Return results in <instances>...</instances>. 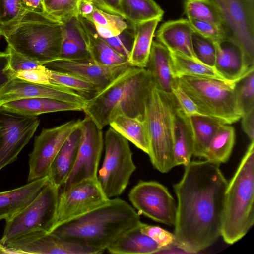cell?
<instances>
[{"instance_id":"4316f807","label":"cell","mask_w":254,"mask_h":254,"mask_svg":"<svg viewBox=\"0 0 254 254\" xmlns=\"http://www.w3.org/2000/svg\"><path fill=\"white\" fill-rule=\"evenodd\" d=\"M141 223L124 232L106 250L113 254H147L163 251L155 241L141 231Z\"/></svg>"},{"instance_id":"60d3db41","label":"cell","mask_w":254,"mask_h":254,"mask_svg":"<svg viewBox=\"0 0 254 254\" xmlns=\"http://www.w3.org/2000/svg\"><path fill=\"white\" fill-rule=\"evenodd\" d=\"M192 40L193 50L199 61L214 66L216 57L214 43L195 32L192 34Z\"/></svg>"},{"instance_id":"30bf717a","label":"cell","mask_w":254,"mask_h":254,"mask_svg":"<svg viewBox=\"0 0 254 254\" xmlns=\"http://www.w3.org/2000/svg\"><path fill=\"white\" fill-rule=\"evenodd\" d=\"M227 40L237 45L250 66L254 65V0H212Z\"/></svg>"},{"instance_id":"e0dca14e","label":"cell","mask_w":254,"mask_h":254,"mask_svg":"<svg viewBox=\"0 0 254 254\" xmlns=\"http://www.w3.org/2000/svg\"><path fill=\"white\" fill-rule=\"evenodd\" d=\"M34 97L52 98L83 107L88 101L75 91L64 87L33 83L14 76L0 91V105L13 100Z\"/></svg>"},{"instance_id":"f546056e","label":"cell","mask_w":254,"mask_h":254,"mask_svg":"<svg viewBox=\"0 0 254 254\" xmlns=\"http://www.w3.org/2000/svg\"><path fill=\"white\" fill-rule=\"evenodd\" d=\"M173 152L175 166L187 165L193 155V142L188 118L179 106L174 119Z\"/></svg>"},{"instance_id":"7dc6e473","label":"cell","mask_w":254,"mask_h":254,"mask_svg":"<svg viewBox=\"0 0 254 254\" xmlns=\"http://www.w3.org/2000/svg\"><path fill=\"white\" fill-rule=\"evenodd\" d=\"M46 69L45 66L41 69L20 71L16 73L14 76L33 83L50 84Z\"/></svg>"},{"instance_id":"8d00e7d4","label":"cell","mask_w":254,"mask_h":254,"mask_svg":"<svg viewBox=\"0 0 254 254\" xmlns=\"http://www.w3.org/2000/svg\"><path fill=\"white\" fill-rule=\"evenodd\" d=\"M184 10L188 18L207 21L223 27L219 10L212 0H185Z\"/></svg>"},{"instance_id":"836d02e7","label":"cell","mask_w":254,"mask_h":254,"mask_svg":"<svg viewBox=\"0 0 254 254\" xmlns=\"http://www.w3.org/2000/svg\"><path fill=\"white\" fill-rule=\"evenodd\" d=\"M109 125L128 141L148 154L149 141L143 120L120 115L113 119Z\"/></svg>"},{"instance_id":"ee69618b","label":"cell","mask_w":254,"mask_h":254,"mask_svg":"<svg viewBox=\"0 0 254 254\" xmlns=\"http://www.w3.org/2000/svg\"><path fill=\"white\" fill-rule=\"evenodd\" d=\"M140 230L143 233L155 241L163 251L170 249L172 246H175V238L174 234L159 226L142 222Z\"/></svg>"},{"instance_id":"d4e9b609","label":"cell","mask_w":254,"mask_h":254,"mask_svg":"<svg viewBox=\"0 0 254 254\" xmlns=\"http://www.w3.org/2000/svg\"><path fill=\"white\" fill-rule=\"evenodd\" d=\"M80 138L79 128L64 142L50 166L49 181L60 188L64 183L75 162Z\"/></svg>"},{"instance_id":"5bb4252c","label":"cell","mask_w":254,"mask_h":254,"mask_svg":"<svg viewBox=\"0 0 254 254\" xmlns=\"http://www.w3.org/2000/svg\"><path fill=\"white\" fill-rule=\"evenodd\" d=\"M81 120H72L43 129L35 137L33 149L29 154L28 182L48 176L55 157L67 138L79 128Z\"/></svg>"},{"instance_id":"7402d4cb","label":"cell","mask_w":254,"mask_h":254,"mask_svg":"<svg viewBox=\"0 0 254 254\" xmlns=\"http://www.w3.org/2000/svg\"><path fill=\"white\" fill-rule=\"evenodd\" d=\"M49 181L47 176L16 189L0 192V220H6L21 210L37 196Z\"/></svg>"},{"instance_id":"603a6c76","label":"cell","mask_w":254,"mask_h":254,"mask_svg":"<svg viewBox=\"0 0 254 254\" xmlns=\"http://www.w3.org/2000/svg\"><path fill=\"white\" fill-rule=\"evenodd\" d=\"M59 59L69 61L91 60L85 33L78 15L62 23V41Z\"/></svg>"},{"instance_id":"52a82bcc","label":"cell","mask_w":254,"mask_h":254,"mask_svg":"<svg viewBox=\"0 0 254 254\" xmlns=\"http://www.w3.org/2000/svg\"><path fill=\"white\" fill-rule=\"evenodd\" d=\"M177 80L202 115L229 125L239 121L243 115L237 97L238 81L186 76Z\"/></svg>"},{"instance_id":"74e56055","label":"cell","mask_w":254,"mask_h":254,"mask_svg":"<svg viewBox=\"0 0 254 254\" xmlns=\"http://www.w3.org/2000/svg\"><path fill=\"white\" fill-rule=\"evenodd\" d=\"M45 11L63 23L78 15V0H43Z\"/></svg>"},{"instance_id":"e575fe53","label":"cell","mask_w":254,"mask_h":254,"mask_svg":"<svg viewBox=\"0 0 254 254\" xmlns=\"http://www.w3.org/2000/svg\"><path fill=\"white\" fill-rule=\"evenodd\" d=\"M46 73L50 84L70 89L87 100L93 98L100 92L96 86L76 75L48 68Z\"/></svg>"},{"instance_id":"ac0fdd59","label":"cell","mask_w":254,"mask_h":254,"mask_svg":"<svg viewBox=\"0 0 254 254\" xmlns=\"http://www.w3.org/2000/svg\"><path fill=\"white\" fill-rule=\"evenodd\" d=\"M48 69L76 75L93 84L102 91L131 65L128 62L114 65H104L86 61L58 59L44 64Z\"/></svg>"},{"instance_id":"b9f144b4","label":"cell","mask_w":254,"mask_h":254,"mask_svg":"<svg viewBox=\"0 0 254 254\" xmlns=\"http://www.w3.org/2000/svg\"><path fill=\"white\" fill-rule=\"evenodd\" d=\"M188 19L194 32L214 43H219L227 40L223 27L207 21Z\"/></svg>"},{"instance_id":"44dd1931","label":"cell","mask_w":254,"mask_h":254,"mask_svg":"<svg viewBox=\"0 0 254 254\" xmlns=\"http://www.w3.org/2000/svg\"><path fill=\"white\" fill-rule=\"evenodd\" d=\"M216 57L214 67L220 74L228 81H238L254 67L246 63L243 52L234 43L225 40L214 43Z\"/></svg>"},{"instance_id":"ffe728a7","label":"cell","mask_w":254,"mask_h":254,"mask_svg":"<svg viewBox=\"0 0 254 254\" xmlns=\"http://www.w3.org/2000/svg\"><path fill=\"white\" fill-rule=\"evenodd\" d=\"M151 82L160 91L172 94L177 83L170 51L158 41H153L148 62L145 68Z\"/></svg>"},{"instance_id":"bcb514c9","label":"cell","mask_w":254,"mask_h":254,"mask_svg":"<svg viewBox=\"0 0 254 254\" xmlns=\"http://www.w3.org/2000/svg\"><path fill=\"white\" fill-rule=\"evenodd\" d=\"M172 94L179 107L186 117L202 115L192 99L179 86L177 80L172 88Z\"/></svg>"},{"instance_id":"83f0119b","label":"cell","mask_w":254,"mask_h":254,"mask_svg":"<svg viewBox=\"0 0 254 254\" xmlns=\"http://www.w3.org/2000/svg\"><path fill=\"white\" fill-rule=\"evenodd\" d=\"M162 18H154L132 24L134 40L127 59V62L131 66L146 67L155 31Z\"/></svg>"},{"instance_id":"f35d334b","label":"cell","mask_w":254,"mask_h":254,"mask_svg":"<svg viewBox=\"0 0 254 254\" xmlns=\"http://www.w3.org/2000/svg\"><path fill=\"white\" fill-rule=\"evenodd\" d=\"M26 11L21 0H0V28H9L17 24Z\"/></svg>"},{"instance_id":"f5cc1de1","label":"cell","mask_w":254,"mask_h":254,"mask_svg":"<svg viewBox=\"0 0 254 254\" xmlns=\"http://www.w3.org/2000/svg\"><path fill=\"white\" fill-rule=\"evenodd\" d=\"M78 3L84 0H78ZM91 2L94 5L100 10H101L104 12L119 15L117 12L114 10L105 1V0H85Z\"/></svg>"},{"instance_id":"1f68e13d","label":"cell","mask_w":254,"mask_h":254,"mask_svg":"<svg viewBox=\"0 0 254 254\" xmlns=\"http://www.w3.org/2000/svg\"><path fill=\"white\" fill-rule=\"evenodd\" d=\"M170 53L174 73L177 78L186 76L228 81L217 71L214 66H209L178 52L170 51Z\"/></svg>"},{"instance_id":"7c38bea8","label":"cell","mask_w":254,"mask_h":254,"mask_svg":"<svg viewBox=\"0 0 254 254\" xmlns=\"http://www.w3.org/2000/svg\"><path fill=\"white\" fill-rule=\"evenodd\" d=\"M39 123L37 116L10 111L0 106V171L17 159Z\"/></svg>"},{"instance_id":"d6986e66","label":"cell","mask_w":254,"mask_h":254,"mask_svg":"<svg viewBox=\"0 0 254 254\" xmlns=\"http://www.w3.org/2000/svg\"><path fill=\"white\" fill-rule=\"evenodd\" d=\"M194 32L188 19L181 18L163 23L156 36L158 42L169 51L178 52L199 60L193 48L192 36Z\"/></svg>"},{"instance_id":"d6a6232c","label":"cell","mask_w":254,"mask_h":254,"mask_svg":"<svg viewBox=\"0 0 254 254\" xmlns=\"http://www.w3.org/2000/svg\"><path fill=\"white\" fill-rule=\"evenodd\" d=\"M235 141V131L229 124L221 125L211 140L203 158L220 165L226 163L232 153Z\"/></svg>"},{"instance_id":"4dcf8cb0","label":"cell","mask_w":254,"mask_h":254,"mask_svg":"<svg viewBox=\"0 0 254 254\" xmlns=\"http://www.w3.org/2000/svg\"><path fill=\"white\" fill-rule=\"evenodd\" d=\"M188 118L193 142V155L203 157L211 140L223 123L204 115Z\"/></svg>"},{"instance_id":"ab89813d","label":"cell","mask_w":254,"mask_h":254,"mask_svg":"<svg viewBox=\"0 0 254 254\" xmlns=\"http://www.w3.org/2000/svg\"><path fill=\"white\" fill-rule=\"evenodd\" d=\"M236 93L243 114L254 108V70L250 71L237 82Z\"/></svg>"},{"instance_id":"7a4b0ae2","label":"cell","mask_w":254,"mask_h":254,"mask_svg":"<svg viewBox=\"0 0 254 254\" xmlns=\"http://www.w3.org/2000/svg\"><path fill=\"white\" fill-rule=\"evenodd\" d=\"M141 222L138 213L130 205L115 197L58 226L52 232L103 253L124 232Z\"/></svg>"},{"instance_id":"6da1fadb","label":"cell","mask_w":254,"mask_h":254,"mask_svg":"<svg viewBox=\"0 0 254 254\" xmlns=\"http://www.w3.org/2000/svg\"><path fill=\"white\" fill-rule=\"evenodd\" d=\"M219 166L207 160L190 161L173 186L177 198L175 246L187 253L202 251L221 236L228 181Z\"/></svg>"},{"instance_id":"8fae6325","label":"cell","mask_w":254,"mask_h":254,"mask_svg":"<svg viewBox=\"0 0 254 254\" xmlns=\"http://www.w3.org/2000/svg\"><path fill=\"white\" fill-rule=\"evenodd\" d=\"M80 138L75 162L63 185V190L81 181L98 179V169L103 148L102 130L87 116L79 127Z\"/></svg>"},{"instance_id":"ba28073f","label":"cell","mask_w":254,"mask_h":254,"mask_svg":"<svg viewBox=\"0 0 254 254\" xmlns=\"http://www.w3.org/2000/svg\"><path fill=\"white\" fill-rule=\"evenodd\" d=\"M60 188L49 181L37 196L6 223L3 245L36 232H51L55 227Z\"/></svg>"},{"instance_id":"f907efd6","label":"cell","mask_w":254,"mask_h":254,"mask_svg":"<svg viewBox=\"0 0 254 254\" xmlns=\"http://www.w3.org/2000/svg\"><path fill=\"white\" fill-rule=\"evenodd\" d=\"M24 9L27 11L46 13L43 0H21Z\"/></svg>"},{"instance_id":"c3c4849f","label":"cell","mask_w":254,"mask_h":254,"mask_svg":"<svg viewBox=\"0 0 254 254\" xmlns=\"http://www.w3.org/2000/svg\"><path fill=\"white\" fill-rule=\"evenodd\" d=\"M9 56L5 52H0V91L14 77L9 66Z\"/></svg>"},{"instance_id":"7bdbcfd3","label":"cell","mask_w":254,"mask_h":254,"mask_svg":"<svg viewBox=\"0 0 254 254\" xmlns=\"http://www.w3.org/2000/svg\"><path fill=\"white\" fill-rule=\"evenodd\" d=\"M103 39L118 53L127 60L134 40L133 25L129 23L128 26L119 35Z\"/></svg>"},{"instance_id":"f1b7e54d","label":"cell","mask_w":254,"mask_h":254,"mask_svg":"<svg viewBox=\"0 0 254 254\" xmlns=\"http://www.w3.org/2000/svg\"><path fill=\"white\" fill-rule=\"evenodd\" d=\"M117 13L129 23L162 18L163 10L154 0H105Z\"/></svg>"},{"instance_id":"11a10c76","label":"cell","mask_w":254,"mask_h":254,"mask_svg":"<svg viewBox=\"0 0 254 254\" xmlns=\"http://www.w3.org/2000/svg\"><path fill=\"white\" fill-rule=\"evenodd\" d=\"M1 36V29L0 28V38Z\"/></svg>"},{"instance_id":"d590c367","label":"cell","mask_w":254,"mask_h":254,"mask_svg":"<svg viewBox=\"0 0 254 254\" xmlns=\"http://www.w3.org/2000/svg\"><path fill=\"white\" fill-rule=\"evenodd\" d=\"M92 23L97 33L103 38H109L119 35L129 25L122 16L104 12L96 7L86 19Z\"/></svg>"},{"instance_id":"3957f363","label":"cell","mask_w":254,"mask_h":254,"mask_svg":"<svg viewBox=\"0 0 254 254\" xmlns=\"http://www.w3.org/2000/svg\"><path fill=\"white\" fill-rule=\"evenodd\" d=\"M150 82L145 68L131 66L88 100L83 111L101 129L120 115L143 120Z\"/></svg>"},{"instance_id":"cb8c5ba5","label":"cell","mask_w":254,"mask_h":254,"mask_svg":"<svg viewBox=\"0 0 254 254\" xmlns=\"http://www.w3.org/2000/svg\"><path fill=\"white\" fill-rule=\"evenodd\" d=\"M0 106L10 111L34 116L60 111H81L84 108L79 104L46 97L20 99L4 103Z\"/></svg>"},{"instance_id":"2e32d148","label":"cell","mask_w":254,"mask_h":254,"mask_svg":"<svg viewBox=\"0 0 254 254\" xmlns=\"http://www.w3.org/2000/svg\"><path fill=\"white\" fill-rule=\"evenodd\" d=\"M6 247L18 254H99L101 251L87 245L65 239L53 232H36L11 242Z\"/></svg>"},{"instance_id":"4fadbf2b","label":"cell","mask_w":254,"mask_h":254,"mask_svg":"<svg viewBox=\"0 0 254 254\" xmlns=\"http://www.w3.org/2000/svg\"><path fill=\"white\" fill-rule=\"evenodd\" d=\"M128 199L139 212L156 222L174 226L177 205L167 188L154 181H139L130 190Z\"/></svg>"},{"instance_id":"9a60e30c","label":"cell","mask_w":254,"mask_h":254,"mask_svg":"<svg viewBox=\"0 0 254 254\" xmlns=\"http://www.w3.org/2000/svg\"><path fill=\"white\" fill-rule=\"evenodd\" d=\"M109 199L98 179L83 180L62 190L59 195L54 229L102 205Z\"/></svg>"},{"instance_id":"681fc988","label":"cell","mask_w":254,"mask_h":254,"mask_svg":"<svg viewBox=\"0 0 254 254\" xmlns=\"http://www.w3.org/2000/svg\"><path fill=\"white\" fill-rule=\"evenodd\" d=\"M241 118L243 131L251 142L254 141V108L244 113Z\"/></svg>"},{"instance_id":"db71d44e","label":"cell","mask_w":254,"mask_h":254,"mask_svg":"<svg viewBox=\"0 0 254 254\" xmlns=\"http://www.w3.org/2000/svg\"><path fill=\"white\" fill-rule=\"evenodd\" d=\"M6 253V247L3 245L0 242V254H5Z\"/></svg>"},{"instance_id":"5b68a950","label":"cell","mask_w":254,"mask_h":254,"mask_svg":"<svg viewBox=\"0 0 254 254\" xmlns=\"http://www.w3.org/2000/svg\"><path fill=\"white\" fill-rule=\"evenodd\" d=\"M1 33L15 51L43 65L60 58L62 23L47 13L27 11L17 24Z\"/></svg>"},{"instance_id":"816d5d0a","label":"cell","mask_w":254,"mask_h":254,"mask_svg":"<svg viewBox=\"0 0 254 254\" xmlns=\"http://www.w3.org/2000/svg\"><path fill=\"white\" fill-rule=\"evenodd\" d=\"M95 7L91 2L85 0H82L78 3V15L86 19L92 14Z\"/></svg>"},{"instance_id":"277c9868","label":"cell","mask_w":254,"mask_h":254,"mask_svg":"<svg viewBox=\"0 0 254 254\" xmlns=\"http://www.w3.org/2000/svg\"><path fill=\"white\" fill-rule=\"evenodd\" d=\"M254 141L226 188L221 236L232 245L241 239L254 223Z\"/></svg>"},{"instance_id":"8992f818","label":"cell","mask_w":254,"mask_h":254,"mask_svg":"<svg viewBox=\"0 0 254 254\" xmlns=\"http://www.w3.org/2000/svg\"><path fill=\"white\" fill-rule=\"evenodd\" d=\"M178 106L173 94L160 91L151 80L143 122L149 141L148 155L154 168L161 173H167L175 167L173 134Z\"/></svg>"},{"instance_id":"9c48e42d","label":"cell","mask_w":254,"mask_h":254,"mask_svg":"<svg viewBox=\"0 0 254 254\" xmlns=\"http://www.w3.org/2000/svg\"><path fill=\"white\" fill-rule=\"evenodd\" d=\"M105 152L97 179L109 198L120 196L136 169L128 141L110 127L105 138Z\"/></svg>"},{"instance_id":"f6af8a7d","label":"cell","mask_w":254,"mask_h":254,"mask_svg":"<svg viewBox=\"0 0 254 254\" xmlns=\"http://www.w3.org/2000/svg\"><path fill=\"white\" fill-rule=\"evenodd\" d=\"M6 51L9 56V66L14 75L20 71L41 69L45 67L42 64L17 52L8 45Z\"/></svg>"},{"instance_id":"484cf974","label":"cell","mask_w":254,"mask_h":254,"mask_svg":"<svg viewBox=\"0 0 254 254\" xmlns=\"http://www.w3.org/2000/svg\"><path fill=\"white\" fill-rule=\"evenodd\" d=\"M78 17L84 30L91 60L104 65H114L127 62V59L114 50L96 32L92 23L80 15Z\"/></svg>"}]
</instances>
